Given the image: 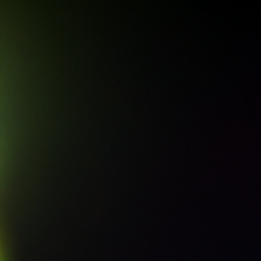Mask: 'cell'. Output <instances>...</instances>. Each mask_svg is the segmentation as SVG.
<instances>
[]
</instances>
